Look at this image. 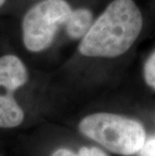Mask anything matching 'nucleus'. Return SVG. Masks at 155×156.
I'll use <instances>...</instances> for the list:
<instances>
[{
  "instance_id": "9b49d317",
  "label": "nucleus",
  "mask_w": 155,
  "mask_h": 156,
  "mask_svg": "<svg viewBox=\"0 0 155 156\" xmlns=\"http://www.w3.org/2000/svg\"><path fill=\"white\" fill-rule=\"evenodd\" d=\"M5 2H6V0H0V8H1L3 5H4Z\"/></svg>"
},
{
  "instance_id": "39448f33",
  "label": "nucleus",
  "mask_w": 155,
  "mask_h": 156,
  "mask_svg": "<svg viewBox=\"0 0 155 156\" xmlns=\"http://www.w3.org/2000/svg\"><path fill=\"white\" fill-rule=\"evenodd\" d=\"M23 120L24 112L13 95H0V128H15Z\"/></svg>"
},
{
  "instance_id": "20e7f679",
  "label": "nucleus",
  "mask_w": 155,
  "mask_h": 156,
  "mask_svg": "<svg viewBox=\"0 0 155 156\" xmlns=\"http://www.w3.org/2000/svg\"><path fill=\"white\" fill-rule=\"evenodd\" d=\"M27 81V69L18 56L14 55L0 56V88H4L7 94L13 95Z\"/></svg>"
},
{
  "instance_id": "1a4fd4ad",
  "label": "nucleus",
  "mask_w": 155,
  "mask_h": 156,
  "mask_svg": "<svg viewBox=\"0 0 155 156\" xmlns=\"http://www.w3.org/2000/svg\"><path fill=\"white\" fill-rule=\"evenodd\" d=\"M78 153L80 156H108L103 150L97 147H82Z\"/></svg>"
},
{
  "instance_id": "f257e3e1",
  "label": "nucleus",
  "mask_w": 155,
  "mask_h": 156,
  "mask_svg": "<svg viewBox=\"0 0 155 156\" xmlns=\"http://www.w3.org/2000/svg\"><path fill=\"white\" fill-rule=\"evenodd\" d=\"M142 27V14L133 0H114L81 39L79 52L89 58H117L129 51Z\"/></svg>"
},
{
  "instance_id": "7ed1b4c3",
  "label": "nucleus",
  "mask_w": 155,
  "mask_h": 156,
  "mask_svg": "<svg viewBox=\"0 0 155 156\" xmlns=\"http://www.w3.org/2000/svg\"><path fill=\"white\" fill-rule=\"evenodd\" d=\"M71 13L72 8L65 0H41L28 9L21 24L25 48L31 52L48 49Z\"/></svg>"
},
{
  "instance_id": "9d476101",
  "label": "nucleus",
  "mask_w": 155,
  "mask_h": 156,
  "mask_svg": "<svg viewBox=\"0 0 155 156\" xmlns=\"http://www.w3.org/2000/svg\"><path fill=\"white\" fill-rule=\"evenodd\" d=\"M51 156H80V155H79V153H75L74 151L70 150V149L60 148V149H57V150L51 154Z\"/></svg>"
},
{
  "instance_id": "6e6552de",
  "label": "nucleus",
  "mask_w": 155,
  "mask_h": 156,
  "mask_svg": "<svg viewBox=\"0 0 155 156\" xmlns=\"http://www.w3.org/2000/svg\"><path fill=\"white\" fill-rule=\"evenodd\" d=\"M139 156H155V137L145 139L143 146L139 150Z\"/></svg>"
},
{
  "instance_id": "0eeeda50",
  "label": "nucleus",
  "mask_w": 155,
  "mask_h": 156,
  "mask_svg": "<svg viewBox=\"0 0 155 156\" xmlns=\"http://www.w3.org/2000/svg\"><path fill=\"white\" fill-rule=\"evenodd\" d=\"M144 80L150 88L155 90V51L147 58L143 69Z\"/></svg>"
},
{
  "instance_id": "423d86ee",
  "label": "nucleus",
  "mask_w": 155,
  "mask_h": 156,
  "mask_svg": "<svg viewBox=\"0 0 155 156\" xmlns=\"http://www.w3.org/2000/svg\"><path fill=\"white\" fill-rule=\"evenodd\" d=\"M94 22L93 13L87 8H77L72 13L65 23V30L72 39H82L87 34Z\"/></svg>"
},
{
  "instance_id": "f03ea898",
  "label": "nucleus",
  "mask_w": 155,
  "mask_h": 156,
  "mask_svg": "<svg viewBox=\"0 0 155 156\" xmlns=\"http://www.w3.org/2000/svg\"><path fill=\"white\" fill-rule=\"evenodd\" d=\"M79 130L113 153L129 156L139 152L146 135L136 120L113 113H94L79 123Z\"/></svg>"
}]
</instances>
